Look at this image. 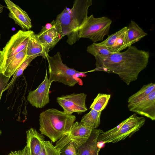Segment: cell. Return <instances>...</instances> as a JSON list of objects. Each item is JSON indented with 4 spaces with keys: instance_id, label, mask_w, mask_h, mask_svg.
<instances>
[{
    "instance_id": "obj_1",
    "label": "cell",
    "mask_w": 155,
    "mask_h": 155,
    "mask_svg": "<svg viewBox=\"0 0 155 155\" xmlns=\"http://www.w3.org/2000/svg\"><path fill=\"white\" fill-rule=\"evenodd\" d=\"M148 51L131 46L122 52L113 53L93 71H103L117 74L127 85L138 78L147 67L150 58Z\"/></svg>"
},
{
    "instance_id": "obj_2",
    "label": "cell",
    "mask_w": 155,
    "mask_h": 155,
    "mask_svg": "<svg viewBox=\"0 0 155 155\" xmlns=\"http://www.w3.org/2000/svg\"><path fill=\"white\" fill-rule=\"evenodd\" d=\"M91 0H76L71 8L66 7L57 16L55 22L62 35H67V42L72 45L80 38L78 30L87 17Z\"/></svg>"
},
{
    "instance_id": "obj_3",
    "label": "cell",
    "mask_w": 155,
    "mask_h": 155,
    "mask_svg": "<svg viewBox=\"0 0 155 155\" xmlns=\"http://www.w3.org/2000/svg\"><path fill=\"white\" fill-rule=\"evenodd\" d=\"M76 119L75 116L54 108L48 109L39 115V130L53 142L67 134Z\"/></svg>"
},
{
    "instance_id": "obj_4",
    "label": "cell",
    "mask_w": 155,
    "mask_h": 155,
    "mask_svg": "<svg viewBox=\"0 0 155 155\" xmlns=\"http://www.w3.org/2000/svg\"><path fill=\"white\" fill-rule=\"evenodd\" d=\"M46 58L48 64V79L51 84L53 81H58L71 87L78 83L76 75H79L83 72L70 68L64 64L60 52L53 56H50L48 54Z\"/></svg>"
},
{
    "instance_id": "obj_5",
    "label": "cell",
    "mask_w": 155,
    "mask_h": 155,
    "mask_svg": "<svg viewBox=\"0 0 155 155\" xmlns=\"http://www.w3.org/2000/svg\"><path fill=\"white\" fill-rule=\"evenodd\" d=\"M145 119L138 117L134 113L110 130L104 132V143H115L130 137L144 125Z\"/></svg>"
},
{
    "instance_id": "obj_6",
    "label": "cell",
    "mask_w": 155,
    "mask_h": 155,
    "mask_svg": "<svg viewBox=\"0 0 155 155\" xmlns=\"http://www.w3.org/2000/svg\"><path fill=\"white\" fill-rule=\"evenodd\" d=\"M112 22L107 17L95 18L93 15L87 16L78 30L79 37L89 39L93 43L102 41L108 34Z\"/></svg>"
},
{
    "instance_id": "obj_7",
    "label": "cell",
    "mask_w": 155,
    "mask_h": 155,
    "mask_svg": "<svg viewBox=\"0 0 155 155\" xmlns=\"http://www.w3.org/2000/svg\"><path fill=\"white\" fill-rule=\"evenodd\" d=\"M33 31L20 30L11 36L0 51V68L6 60L14 56L27 47Z\"/></svg>"
},
{
    "instance_id": "obj_8",
    "label": "cell",
    "mask_w": 155,
    "mask_h": 155,
    "mask_svg": "<svg viewBox=\"0 0 155 155\" xmlns=\"http://www.w3.org/2000/svg\"><path fill=\"white\" fill-rule=\"evenodd\" d=\"M93 129L80 122H76L72 126L68 134L58 141L55 147L59 151L64 145L72 141L78 147L86 141Z\"/></svg>"
},
{
    "instance_id": "obj_9",
    "label": "cell",
    "mask_w": 155,
    "mask_h": 155,
    "mask_svg": "<svg viewBox=\"0 0 155 155\" xmlns=\"http://www.w3.org/2000/svg\"><path fill=\"white\" fill-rule=\"evenodd\" d=\"M37 35L44 48L46 57L50 49L63 37L55 20L43 26Z\"/></svg>"
},
{
    "instance_id": "obj_10",
    "label": "cell",
    "mask_w": 155,
    "mask_h": 155,
    "mask_svg": "<svg viewBox=\"0 0 155 155\" xmlns=\"http://www.w3.org/2000/svg\"><path fill=\"white\" fill-rule=\"evenodd\" d=\"M86 97L84 93H73L58 97L57 100L64 112L70 114L76 112L79 114L87 110L85 104Z\"/></svg>"
},
{
    "instance_id": "obj_11",
    "label": "cell",
    "mask_w": 155,
    "mask_h": 155,
    "mask_svg": "<svg viewBox=\"0 0 155 155\" xmlns=\"http://www.w3.org/2000/svg\"><path fill=\"white\" fill-rule=\"evenodd\" d=\"M51 84L46 70L44 80L35 90L28 93L27 100L33 106L42 108L49 102V92Z\"/></svg>"
},
{
    "instance_id": "obj_12",
    "label": "cell",
    "mask_w": 155,
    "mask_h": 155,
    "mask_svg": "<svg viewBox=\"0 0 155 155\" xmlns=\"http://www.w3.org/2000/svg\"><path fill=\"white\" fill-rule=\"evenodd\" d=\"M129 110L155 120V90L142 100L134 104H128Z\"/></svg>"
},
{
    "instance_id": "obj_13",
    "label": "cell",
    "mask_w": 155,
    "mask_h": 155,
    "mask_svg": "<svg viewBox=\"0 0 155 155\" xmlns=\"http://www.w3.org/2000/svg\"><path fill=\"white\" fill-rule=\"evenodd\" d=\"M4 1L9 11V17L14 21L15 24L19 26L22 30H30L32 25L27 12L10 0H5Z\"/></svg>"
},
{
    "instance_id": "obj_14",
    "label": "cell",
    "mask_w": 155,
    "mask_h": 155,
    "mask_svg": "<svg viewBox=\"0 0 155 155\" xmlns=\"http://www.w3.org/2000/svg\"><path fill=\"white\" fill-rule=\"evenodd\" d=\"M127 30V27H125L98 43L104 46L113 53L119 52L127 48L126 40Z\"/></svg>"
},
{
    "instance_id": "obj_15",
    "label": "cell",
    "mask_w": 155,
    "mask_h": 155,
    "mask_svg": "<svg viewBox=\"0 0 155 155\" xmlns=\"http://www.w3.org/2000/svg\"><path fill=\"white\" fill-rule=\"evenodd\" d=\"M103 132L102 130L93 128L86 141L77 147L78 155H99L100 148L97 145V139Z\"/></svg>"
},
{
    "instance_id": "obj_16",
    "label": "cell",
    "mask_w": 155,
    "mask_h": 155,
    "mask_svg": "<svg viewBox=\"0 0 155 155\" xmlns=\"http://www.w3.org/2000/svg\"><path fill=\"white\" fill-rule=\"evenodd\" d=\"M27 57L26 47L14 56L6 60L0 68V73L11 78Z\"/></svg>"
},
{
    "instance_id": "obj_17",
    "label": "cell",
    "mask_w": 155,
    "mask_h": 155,
    "mask_svg": "<svg viewBox=\"0 0 155 155\" xmlns=\"http://www.w3.org/2000/svg\"><path fill=\"white\" fill-rule=\"evenodd\" d=\"M26 133V146L29 155H38L41 150L43 143L45 141L44 136L33 128H31L27 131Z\"/></svg>"
},
{
    "instance_id": "obj_18",
    "label": "cell",
    "mask_w": 155,
    "mask_h": 155,
    "mask_svg": "<svg viewBox=\"0 0 155 155\" xmlns=\"http://www.w3.org/2000/svg\"><path fill=\"white\" fill-rule=\"evenodd\" d=\"M126 40L127 47L139 41L147 35L134 21L131 20L128 26Z\"/></svg>"
},
{
    "instance_id": "obj_19",
    "label": "cell",
    "mask_w": 155,
    "mask_h": 155,
    "mask_svg": "<svg viewBox=\"0 0 155 155\" xmlns=\"http://www.w3.org/2000/svg\"><path fill=\"white\" fill-rule=\"evenodd\" d=\"M87 51L95 57L96 67L100 65L107 57L113 53L105 46L98 43H93L88 46Z\"/></svg>"
},
{
    "instance_id": "obj_20",
    "label": "cell",
    "mask_w": 155,
    "mask_h": 155,
    "mask_svg": "<svg viewBox=\"0 0 155 155\" xmlns=\"http://www.w3.org/2000/svg\"><path fill=\"white\" fill-rule=\"evenodd\" d=\"M41 56L46 58L44 48L39 41L37 34L33 32L31 34L27 46V56Z\"/></svg>"
},
{
    "instance_id": "obj_21",
    "label": "cell",
    "mask_w": 155,
    "mask_h": 155,
    "mask_svg": "<svg viewBox=\"0 0 155 155\" xmlns=\"http://www.w3.org/2000/svg\"><path fill=\"white\" fill-rule=\"evenodd\" d=\"M102 111H97L91 109L90 111L82 117L80 123L92 128L97 129L100 124V117Z\"/></svg>"
},
{
    "instance_id": "obj_22",
    "label": "cell",
    "mask_w": 155,
    "mask_h": 155,
    "mask_svg": "<svg viewBox=\"0 0 155 155\" xmlns=\"http://www.w3.org/2000/svg\"><path fill=\"white\" fill-rule=\"evenodd\" d=\"M154 90H155L154 83H150L143 85L139 91L128 98V104H134L142 100Z\"/></svg>"
},
{
    "instance_id": "obj_23",
    "label": "cell",
    "mask_w": 155,
    "mask_h": 155,
    "mask_svg": "<svg viewBox=\"0 0 155 155\" xmlns=\"http://www.w3.org/2000/svg\"><path fill=\"white\" fill-rule=\"evenodd\" d=\"M110 95L99 93L94 99L90 109H93L98 112L102 111L107 105Z\"/></svg>"
},
{
    "instance_id": "obj_24",
    "label": "cell",
    "mask_w": 155,
    "mask_h": 155,
    "mask_svg": "<svg viewBox=\"0 0 155 155\" xmlns=\"http://www.w3.org/2000/svg\"><path fill=\"white\" fill-rule=\"evenodd\" d=\"M38 56L37 55L27 56L26 59L22 62L13 74L14 75L10 83H8L7 87L5 89L4 91L7 90L12 85L16 78L22 74L24 70L27 68L31 62Z\"/></svg>"
},
{
    "instance_id": "obj_25",
    "label": "cell",
    "mask_w": 155,
    "mask_h": 155,
    "mask_svg": "<svg viewBox=\"0 0 155 155\" xmlns=\"http://www.w3.org/2000/svg\"><path fill=\"white\" fill-rule=\"evenodd\" d=\"M38 155H60L59 151L49 141H44Z\"/></svg>"
},
{
    "instance_id": "obj_26",
    "label": "cell",
    "mask_w": 155,
    "mask_h": 155,
    "mask_svg": "<svg viewBox=\"0 0 155 155\" xmlns=\"http://www.w3.org/2000/svg\"><path fill=\"white\" fill-rule=\"evenodd\" d=\"M77 147L71 141L64 145L59 151L60 155H78Z\"/></svg>"
},
{
    "instance_id": "obj_27",
    "label": "cell",
    "mask_w": 155,
    "mask_h": 155,
    "mask_svg": "<svg viewBox=\"0 0 155 155\" xmlns=\"http://www.w3.org/2000/svg\"><path fill=\"white\" fill-rule=\"evenodd\" d=\"M10 77H7L0 73V101L2 94L8 84Z\"/></svg>"
},
{
    "instance_id": "obj_28",
    "label": "cell",
    "mask_w": 155,
    "mask_h": 155,
    "mask_svg": "<svg viewBox=\"0 0 155 155\" xmlns=\"http://www.w3.org/2000/svg\"><path fill=\"white\" fill-rule=\"evenodd\" d=\"M7 155H29L28 148L26 146L20 150L12 151Z\"/></svg>"
},
{
    "instance_id": "obj_29",
    "label": "cell",
    "mask_w": 155,
    "mask_h": 155,
    "mask_svg": "<svg viewBox=\"0 0 155 155\" xmlns=\"http://www.w3.org/2000/svg\"><path fill=\"white\" fill-rule=\"evenodd\" d=\"M4 8V6L3 5L0 4V13H2L3 11Z\"/></svg>"
},
{
    "instance_id": "obj_30",
    "label": "cell",
    "mask_w": 155,
    "mask_h": 155,
    "mask_svg": "<svg viewBox=\"0 0 155 155\" xmlns=\"http://www.w3.org/2000/svg\"><path fill=\"white\" fill-rule=\"evenodd\" d=\"M2 131H1V130H0V135H1V134H2Z\"/></svg>"
},
{
    "instance_id": "obj_31",
    "label": "cell",
    "mask_w": 155,
    "mask_h": 155,
    "mask_svg": "<svg viewBox=\"0 0 155 155\" xmlns=\"http://www.w3.org/2000/svg\"><path fill=\"white\" fill-rule=\"evenodd\" d=\"M1 51V49H0V51Z\"/></svg>"
},
{
    "instance_id": "obj_32",
    "label": "cell",
    "mask_w": 155,
    "mask_h": 155,
    "mask_svg": "<svg viewBox=\"0 0 155 155\" xmlns=\"http://www.w3.org/2000/svg\"><path fill=\"white\" fill-rule=\"evenodd\" d=\"M0 37H1V35L0 34Z\"/></svg>"
}]
</instances>
